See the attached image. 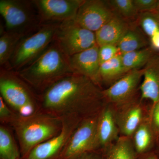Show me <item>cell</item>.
Segmentation results:
<instances>
[{
  "instance_id": "1",
  "label": "cell",
  "mask_w": 159,
  "mask_h": 159,
  "mask_svg": "<svg viewBox=\"0 0 159 159\" xmlns=\"http://www.w3.org/2000/svg\"><path fill=\"white\" fill-rule=\"evenodd\" d=\"M102 89L88 77L73 73L39 95L41 110L58 118L83 119L99 113L106 102Z\"/></svg>"
},
{
  "instance_id": "2",
  "label": "cell",
  "mask_w": 159,
  "mask_h": 159,
  "mask_svg": "<svg viewBox=\"0 0 159 159\" xmlns=\"http://www.w3.org/2000/svg\"><path fill=\"white\" fill-rule=\"evenodd\" d=\"M15 73L39 95L60 80L74 73L68 56L54 41L33 62Z\"/></svg>"
},
{
  "instance_id": "3",
  "label": "cell",
  "mask_w": 159,
  "mask_h": 159,
  "mask_svg": "<svg viewBox=\"0 0 159 159\" xmlns=\"http://www.w3.org/2000/svg\"><path fill=\"white\" fill-rule=\"evenodd\" d=\"M16 136L22 159L37 145L57 134L62 127L61 118L40 110L27 117L19 116L11 125Z\"/></svg>"
},
{
  "instance_id": "4",
  "label": "cell",
  "mask_w": 159,
  "mask_h": 159,
  "mask_svg": "<svg viewBox=\"0 0 159 159\" xmlns=\"http://www.w3.org/2000/svg\"><path fill=\"white\" fill-rule=\"evenodd\" d=\"M1 97L15 112L27 117L40 111L39 95L13 71L0 70Z\"/></svg>"
},
{
  "instance_id": "5",
  "label": "cell",
  "mask_w": 159,
  "mask_h": 159,
  "mask_svg": "<svg viewBox=\"0 0 159 159\" xmlns=\"http://www.w3.org/2000/svg\"><path fill=\"white\" fill-rule=\"evenodd\" d=\"M59 24H43L37 31L22 39L8 65L3 68L16 72L33 62L53 42Z\"/></svg>"
},
{
  "instance_id": "6",
  "label": "cell",
  "mask_w": 159,
  "mask_h": 159,
  "mask_svg": "<svg viewBox=\"0 0 159 159\" xmlns=\"http://www.w3.org/2000/svg\"><path fill=\"white\" fill-rule=\"evenodd\" d=\"M0 13L6 31L24 36L37 31L42 25L33 1L1 0Z\"/></svg>"
},
{
  "instance_id": "7",
  "label": "cell",
  "mask_w": 159,
  "mask_h": 159,
  "mask_svg": "<svg viewBox=\"0 0 159 159\" xmlns=\"http://www.w3.org/2000/svg\"><path fill=\"white\" fill-rule=\"evenodd\" d=\"M54 41L68 57L97 44L95 32L81 27L74 19L59 23Z\"/></svg>"
},
{
  "instance_id": "8",
  "label": "cell",
  "mask_w": 159,
  "mask_h": 159,
  "mask_svg": "<svg viewBox=\"0 0 159 159\" xmlns=\"http://www.w3.org/2000/svg\"><path fill=\"white\" fill-rule=\"evenodd\" d=\"M99 114L83 119L71 135L59 159H76L89 152L95 151Z\"/></svg>"
},
{
  "instance_id": "9",
  "label": "cell",
  "mask_w": 159,
  "mask_h": 159,
  "mask_svg": "<svg viewBox=\"0 0 159 159\" xmlns=\"http://www.w3.org/2000/svg\"><path fill=\"white\" fill-rule=\"evenodd\" d=\"M151 107L152 104H146L141 99L140 95L129 102L113 107L120 136L131 138L140 124L150 116Z\"/></svg>"
},
{
  "instance_id": "10",
  "label": "cell",
  "mask_w": 159,
  "mask_h": 159,
  "mask_svg": "<svg viewBox=\"0 0 159 159\" xmlns=\"http://www.w3.org/2000/svg\"><path fill=\"white\" fill-rule=\"evenodd\" d=\"M59 133L33 148L25 159H59L69 139L82 119L76 116L62 118Z\"/></svg>"
},
{
  "instance_id": "11",
  "label": "cell",
  "mask_w": 159,
  "mask_h": 159,
  "mask_svg": "<svg viewBox=\"0 0 159 159\" xmlns=\"http://www.w3.org/2000/svg\"><path fill=\"white\" fill-rule=\"evenodd\" d=\"M143 69L129 71L123 77L102 89L106 103L116 107L132 100L137 96L143 78Z\"/></svg>"
},
{
  "instance_id": "12",
  "label": "cell",
  "mask_w": 159,
  "mask_h": 159,
  "mask_svg": "<svg viewBox=\"0 0 159 159\" xmlns=\"http://www.w3.org/2000/svg\"><path fill=\"white\" fill-rule=\"evenodd\" d=\"M115 15L107 1L84 0L74 20L81 27L96 32Z\"/></svg>"
},
{
  "instance_id": "13",
  "label": "cell",
  "mask_w": 159,
  "mask_h": 159,
  "mask_svg": "<svg viewBox=\"0 0 159 159\" xmlns=\"http://www.w3.org/2000/svg\"><path fill=\"white\" fill-rule=\"evenodd\" d=\"M84 0H34L42 24L74 19Z\"/></svg>"
},
{
  "instance_id": "14",
  "label": "cell",
  "mask_w": 159,
  "mask_h": 159,
  "mask_svg": "<svg viewBox=\"0 0 159 159\" xmlns=\"http://www.w3.org/2000/svg\"><path fill=\"white\" fill-rule=\"evenodd\" d=\"M120 136L114 107L106 103L98 115L95 150L103 152Z\"/></svg>"
},
{
  "instance_id": "15",
  "label": "cell",
  "mask_w": 159,
  "mask_h": 159,
  "mask_svg": "<svg viewBox=\"0 0 159 159\" xmlns=\"http://www.w3.org/2000/svg\"><path fill=\"white\" fill-rule=\"evenodd\" d=\"M99 50V47L97 44L90 48L69 57V59L74 73L88 77L102 89L99 75L100 64Z\"/></svg>"
},
{
  "instance_id": "16",
  "label": "cell",
  "mask_w": 159,
  "mask_h": 159,
  "mask_svg": "<svg viewBox=\"0 0 159 159\" xmlns=\"http://www.w3.org/2000/svg\"><path fill=\"white\" fill-rule=\"evenodd\" d=\"M143 69V79L139 88L140 97L154 105L159 99V54L155 53Z\"/></svg>"
},
{
  "instance_id": "17",
  "label": "cell",
  "mask_w": 159,
  "mask_h": 159,
  "mask_svg": "<svg viewBox=\"0 0 159 159\" xmlns=\"http://www.w3.org/2000/svg\"><path fill=\"white\" fill-rule=\"evenodd\" d=\"M129 27L125 20L117 15L95 32L99 47L105 45H116Z\"/></svg>"
},
{
  "instance_id": "18",
  "label": "cell",
  "mask_w": 159,
  "mask_h": 159,
  "mask_svg": "<svg viewBox=\"0 0 159 159\" xmlns=\"http://www.w3.org/2000/svg\"><path fill=\"white\" fill-rule=\"evenodd\" d=\"M131 139L139 159L154 151L157 140L152 127L150 116L140 124Z\"/></svg>"
},
{
  "instance_id": "19",
  "label": "cell",
  "mask_w": 159,
  "mask_h": 159,
  "mask_svg": "<svg viewBox=\"0 0 159 159\" xmlns=\"http://www.w3.org/2000/svg\"><path fill=\"white\" fill-rule=\"evenodd\" d=\"M139 23L149 38L151 48L159 53V13L155 11L143 12L139 15Z\"/></svg>"
},
{
  "instance_id": "20",
  "label": "cell",
  "mask_w": 159,
  "mask_h": 159,
  "mask_svg": "<svg viewBox=\"0 0 159 159\" xmlns=\"http://www.w3.org/2000/svg\"><path fill=\"white\" fill-rule=\"evenodd\" d=\"M127 73L122 63L121 54H118L100 65L99 75L101 85L105 84L108 87Z\"/></svg>"
},
{
  "instance_id": "21",
  "label": "cell",
  "mask_w": 159,
  "mask_h": 159,
  "mask_svg": "<svg viewBox=\"0 0 159 159\" xmlns=\"http://www.w3.org/2000/svg\"><path fill=\"white\" fill-rule=\"evenodd\" d=\"M104 159H139L129 137L120 136L104 152Z\"/></svg>"
},
{
  "instance_id": "22",
  "label": "cell",
  "mask_w": 159,
  "mask_h": 159,
  "mask_svg": "<svg viewBox=\"0 0 159 159\" xmlns=\"http://www.w3.org/2000/svg\"><path fill=\"white\" fill-rule=\"evenodd\" d=\"M25 36L8 32L3 28L0 36V66L5 67L11 59L18 44Z\"/></svg>"
},
{
  "instance_id": "23",
  "label": "cell",
  "mask_w": 159,
  "mask_h": 159,
  "mask_svg": "<svg viewBox=\"0 0 159 159\" xmlns=\"http://www.w3.org/2000/svg\"><path fill=\"white\" fill-rule=\"evenodd\" d=\"M155 53L150 47L121 54L122 63L126 72L141 69Z\"/></svg>"
},
{
  "instance_id": "24",
  "label": "cell",
  "mask_w": 159,
  "mask_h": 159,
  "mask_svg": "<svg viewBox=\"0 0 159 159\" xmlns=\"http://www.w3.org/2000/svg\"><path fill=\"white\" fill-rule=\"evenodd\" d=\"M0 158L22 159L19 147L10 130L4 125L0 126Z\"/></svg>"
},
{
  "instance_id": "25",
  "label": "cell",
  "mask_w": 159,
  "mask_h": 159,
  "mask_svg": "<svg viewBox=\"0 0 159 159\" xmlns=\"http://www.w3.org/2000/svg\"><path fill=\"white\" fill-rule=\"evenodd\" d=\"M148 41L137 29H129L117 45L120 54L147 48Z\"/></svg>"
},
{
  "instance_id": "26",
  "label": "cell",
  "mask_w": 159,
  "mask_h": 159,
  "mask_svg": "<svg viewBox=\"0 0 159 159\" xmlns=\"http://www.w3.org/2000/svg\"><path fill=\"white\" fill-rule=\"evenodd\" d=\"M107 2L115 14L124 19L133 18L139 13L134 0H110Z\"/></svg>"
},
{
  "instance_id": "27",
  "label": "cell",
  "mask_w": 159,
  "mask_h": 159,
  "mask_svg": "<svg viewBox=\"0 0 159 159\" xmlns=\"http://www.w3.org/2000/svg\"><path fill=\"white\" fill-rule=\"evenodd\" d=\"M0 96V120L2 123L11 125L19 116Z\"/></svg>"
},
{
  "instance_id": "28",
  "label": "cell",
  "mask_w": 159,
  "mask_h": 159,
  "mask_svg": "<svg viewBox=\"0 0 159 159\" xmlns=\"http://www.w3.org/2000/svg\"><path fill=\"white\" fill-rule=\"evenodd\" d=\"M119 53V49L116 45H105L99 47V57L100 65L112 59Z\"/></svg>"
},
{
  "instance_id": "29",
  "label": "cell",
  "mask_w": 159,
  "mask_h": 159,
  "mask_svg": "<svg viewBox=\"0 0 159 159\" xmlns=\"http://www.w3.org/2000/svg\"><path fill=\"white\" fill-rule=\"evenodd\" d=\"M150 120L158 142H159V99L156 103L152 105Z\"/></svg>"
},
{
  "instance_id": "30",
  "label": "cell",
  "mask_w": 159,
  "mask_h": 159,
  "mask_svg": "<svg viewBox=\"0 0 159 159\" xmlns=\"http://www.w3.org/2000/svg\"><path fill=\"white\" fill-rule=\"evenodd\" d=\"M134 3L139 12L155 11L158 0H134Z\"/></svg>"
},
{
  "instance_id": "31",
  "label": "cell",
  "mask_w": 159,
  "mask_h": 159,
  "mask_svg": "<svg viewBox=\"0 0 159 159\" xmlns=\"http://www.w3.org/2000/svg\"><path fill=\"white\" fill-rule=\"evenodd\" d=\"M76 159H104V154L101 151H91Z\"/></svg>"
},
{
  "instance_id": "32",
  "label": "cell",
  "mask_w": 159,
  "mask_h": 159,
  "mask_svg": "<svg viewBox=\"0 0 159 159\" xmlns=\"http://www.w3.org/2000/svg\"><path fill=\"white\" fill-rule=\"evenodd\" d=\"M140 159H159V158L155 152L153 151L147 154L145 156L142 157Z\"/></svg>"
},
{
  "instance_id": "33",
  "label": "cell",
  "mask_w": 159,
  "mask_h": 159,
  "mask_svg": "<svg viewBox=\"0 0 159 159\" xmlns=\"http://www.w3.org/2000/svg\"><path fill=\"white\" fill-rule=\"evenodd\" d=\"M156 147V150L154 151L156 153L157 156L158 157L159 159V142H157Z\"/></svg>"
},
{
  "instance_id": "34",
  "label": "cell",
  "mask_w": 159,
  "mask_h": 159,
  "mask_svg": "<svg viewBox=\"0 0 159 159\" xmlns=\"http://www.w3.org/2000/svg\"><path fill=\"white\" fill-rule=\"evenodd\" d=\"M155 11L159 13V0L157 3V9H156Z\"/></svg>"
}]
</instances>
